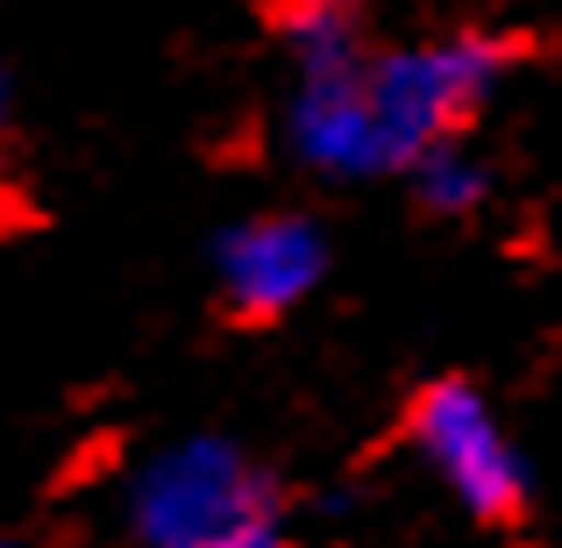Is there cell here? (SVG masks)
<instances>
[{"label": "cell", "mask_w": 562, "mask_h": 548, "mask_svg": "<svg viewBox=\"0 0 562 548\" xmlns=\"http://www.w3.org/2000/svg\"><path fill=\"white\" fill-rule=\"evenodd\" d=\"M0 548H8V541H0Z\"/></svg>", "instance_id": "obj_10"}, {"label": "cell", "mask_w": 562, "mask_h": 548, "mask_svg": "<svg viewBox=\"0 0 562 548\" xmlns=\"http://www.w3.org/2000/svg\"><path fill=\"white\" fill-rule=\"evenodd\" d=\"M0 179H8V93H0Z\"/></svg>", "instance_id": "obj_9"}, {"label": "cell", "mask_w": 562, "mask_h": 548, "mask_svg": "<svg viewBox=\"0 0 562 548\" xmlns=\"http://www.w3.org/2000/svg\"><path fill=\"white\" fill-rule=\"evenodd\" d=\"M285 136L328 179H371L384 171V143H378V114H371V57L335 71H300L285 108Z\"/></svg>", "instance_id": "obj_5"}, {"label": "cell", "mask_w": 562, "mask_h": 548, "mask_svg": "<svg viewBox=\"0 0 562 548\" xmlns=\"http://www.w3.org/2000/svg\"><path fill=\"white\" fill-rule=\"evenodd\" d=\"M214 548H285V527H278V513H257V521L228 527Z\"/></svg>", "instance_id": "obj_8"}, {"label": "cell", "mask_w": 562, "mask_h": 548, "mask_svg": "<svg viewBox=\"0 0 562 548\" xmlns=\"http://www.w3.org/2000/svg\"><path fill=\"white\" fill-rule=\"evenodd\" d=\"M271 506V484L228 449V441H192L171 449L136 492V535L150 548H214L228 527L257 521Z\"/></svg>", "instance_id": "obj_2"}, {"label": "cell", "mask_w": 562, "mask_h": 548, "mask_svg": "<svg viewBox=\"0 0 562 548\" xmlns=\"http://www.w3.org/2000/svg\"><path fill=\"white\" fill-rule=\"evenodd\" d=\"M278 29L300 71H335L363 57V0H285Z\"/></svg>", "instance_id": "obj_6"}, {"label": "cell", "mask_w": 562, "mask_h": 548, "mask_svg": "<svg viewBox=\"0 0 562 548\" xmlns=\"http://www.w3.org/2000/svg\"><path fill=\"white\" fill-rule=\"evenodd\" d=\"M506 57H513L506 43L477 36V29L371 57V114H378V143H384V171H413V157L449 143L492 100Z\"/></svg>", "instance_id": "obj_1"}, {"label": "cell", "mask_w": 562, "mask_h": 548, "mask_svg": "<svg viewBox=\"0 0 562 548\" xmlns=\"http://www.w3.org/2000/svg\"><path fill=\"white\" fill-rule=\"evenodd\" d=\"M413 441L420 456L449 478V492L463 499L477 521H520V463H513V441L498 435L492 406L470 378H435L413 399Z\"/></svg>", "instance_id": "obj_3"}, {"label": "cell", "mask_w": 562, "mask_h": 548, "mask_svg": "<svg viewBox=\"0 0 562 548\" xmlns=\"http://www.w3.org/2000/svg\"><path fill=\"white\" fill-rule=\"evenodd\" d=\"M484 165L470 150H456L449 143H435L427 157H413V192H420V206H435V214H470V206L484 200Z\"/></svg>", "instance_id": "obj_7"}, {"label": "cell", "mask_w": 562, "mask_h": 548, "mask_svg": "<svg viewBox=\"0 0 562 548\" xmlns=\"http://www.w3.org/2000/svg\"><path fill=\"white\" fill-rule=\"evenodd\" d=\"M328 271V243L300 214H257L214 243V278L235 321H278Z\"/></svg>", "instance_id": "obj_4"}]
</instances>
